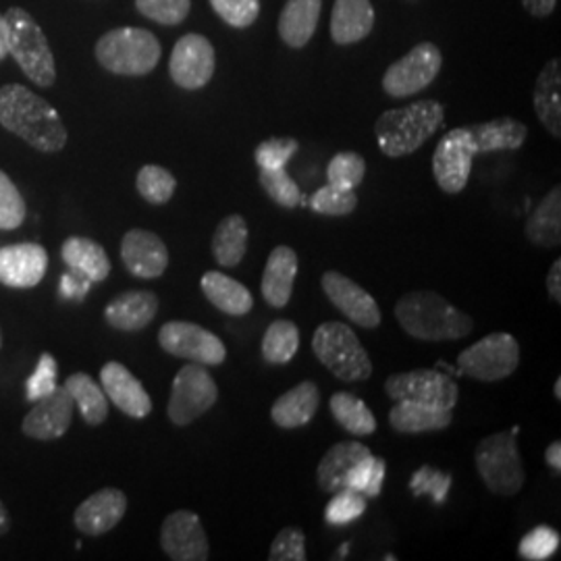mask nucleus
Returning a JSON list of instances; mask_svg holds the SVG:
<instances>
[{
    "instance_id": "1",
    "label": "nucleus",
    "mask_w": 561,
    "mask_h": 561,
    "mask_svg": "<svg viewBox=\"0 0 561 561\" xmlns=\"http://www.w3.org/2000/svg\"><path fill=\"white\" fill-rule=\"evenodd\" d=\"M0 125L44 154L60 152L69 138L55 106L20 83L0 88Z\"/></svg>"
},
{
    "instance_id": "2",
    "label": "nucleus",
    "mask_w": 561,
    "mask_h": 561,
    "mask_svg": "<svg viewBox=\"0 0 561 561\" xmlns=\"http://www.w3.org/2000/svg\"><path fill=\"white\" fill-rule=\"evenodd\" d=\"M396 319L410 337L421 341L463 340L474 329V321L468 314L431 289L410 291L400 298L396 304Z\"/></svg>"
},
{
    "instance_id": "3",
    "label": "nucleus",
    "mask_w": 561,
    "mask_h": 561,
    "mask_svg": "<svg viewBox=\"0 0 561 561\" xmlns=\"http://www.w3.org/2000/svg\"><path fill=\"white\" fill-rule=\"evenodd\" d=\"M445 121L442 102L419 101L385 111L375 123V136L382 154L389 159H401L421 150L431 140Z\"/></svg>"
},
{
    "instance_id": "4",
    "label": "nucleus",
    "mask_w": 561,
    "mask_h": 561,
    "mask_svg": "<svg viewBox=\"0 0 561 561\" xmlns=\"http://www.w3.org/2000/svg\"><path fill=\"white\" fill-rule=\"evenodd\" d=\"M96 60L115 76L141 78L157 69L162 48L159 38L144 27L111 30L96 42Z\"/></svg>"
},
{
    "instance_id": "5",
    "label": "nucleus",
    "mask_w": 561,
    "mask_h": 561,
    "mask_svg": "<svg viewBox=\"0 0 561 561\" xmlns=\"http://www.w3.org/2000/svg\"><path fill=\"white\" fill-rule=\"evenodd\" d=\"M4 20L9 27V55L20 65L25 78L41 88L55 85V57L38 21L21 7H11Z\"/></svg>"
},
{
    "instance_id": "6",
    "label": "nucleus",
    "mask_w": 561,
    "mask_h": 561,
    "mask_svg": "<svg viewBox=\"0 0 561 561\" xmlns=\"http://www.w3.org/2000/svg\"><path fill=\"white\" fill-rule=\"evenodd\" d=\"M312 352L340 381H368L373 375V362L366 347L345 322H322L312 335Z\"/></svg>"
},
{
    "instance_id": "7",
    "label": "nucleus",
    "mask_w": 561,
    "mask_h": 561,
    "mask_svg": "<svg viewBox=\"0 0 561 561\" xmlns=\"http://www.w3.org/2000/svg\"><path fill=\"white\" fill-rule=\"evenodd\" d=\"M477 470L486 489L500 497H514L524 486V466L514 433H495L477 445Z\"/></svg>"
},
{
    "instance_id": "8",
    "label": "nucleus",
    "mask_w": 561,
    "mask_h": 561,
    "mask_svg": "<svg viewBox=\"0 0 561 561\" xmlns=\"http://www.w3.org/2000/svg\"><path fill=\"white\" fill-rule=\"evenodd\" d=\"M520 366V345L510 333H491L458 356L460 375L474 381L495 382L512 377Z\"/></svg>"
},
{
    "instance_id": "9",
    "label": "nucleus",
    "mask_w": 561,
    "mask_h": 561,
    "mask_svg": "<svg viewBox=\"0 0 561 561\" xmlns=\"http://www.w3.org/2000/svg\"><path fill=\"white\" fill-rule=\"evenodd\" d=\"M219 400V387L206 366L185 364L178 373L171 398L167 405V416L175 426H187L204 416Z\"/></svg>"
},
{
    "instance_id": "10",
    "label": "nucleus",
    "mask_w": 561,
    "mask_h": 561,
    "mask_svg": "<svg viewBox=\"0 0 561 561\" xmlns=\"http://www.w3.org/2000/svg\"><path fill=\"white\" fill-rule=\"evenodd\" d=\"M442 65V50L433 42H421L387 69L382 76V90L391 99L414 96L437 80Z\"/></svg>"
},
{
    "instance_id": "11",
    "label": "nucleus",
    "mask_w": 561,
    "mask_h": 561,
    "mask_svg": "<svg viewBox=\"0 0 561 561\" xmlns=\"http://www.w3.org/2000/svg\"><path fill=\"white\" fill-rule=\"evenodd\" d=\"M159 343L167 354L202 366H221L227 360V347L221 337L196 322L171 321L162 324Z\"/></svg>"
},
{
    "instance_id": "12",
    "label": "nucleus",
    "mask_w": 561,
    "mask_h": 561,
    "mask_svg": "<svg viewBox=\"0 0 561 561\" xmlns=\"http://www.w3.org/2000/svg\"><path fill=\"white\" fill-rule=\"evenodd\" d=\"M385 393L393 401H416L447 410H454L460 398L458 385L431 368H416L387 377Z\"/></svg>"
},
{
    "instance_id": "13",
    "label": "nucleus",
    "mask_w": 561,
    "mask_h": 561,
    "mask_svg": "<svg viewBox=\"0 0 561 561\" xmlns=\"http://www.w3.org/2000/svg\"><path fill=\"white\" fill-rule=\"evenodd\" d=\"M477 157L468 127L451 129L443 136L433 154V175L445 194H460L468 185Z\"/></svg>"
},
{
    "instance_id": "14",
    "label": "nucleus",
    "mask_w": 561,
    "mask_h": 561,
    "mask_svg": "<svg viewBox=\"0 0 561 561\" xmlns=\"http://www.w3.org/2000/svg\"><path fill=\"white\" fill-rule=\"evenodd\" d=\"M217 69L215 46L202 34L181 36L169 60V76L183 90H201Z\"/></svg>"
},
{
    "instance_id": "15",
    "label": "nucleus",
    "mask_w": 561,
    "mask_h": 561,
    "mask_svg": "<svg viewBox=\"0 0 561 561\" xmlns=\"http://www.w3.org/2000/svg\"><path fill=\"white\" fill-rule=\"evenodd\" d=\"M321 285L324 296L347 321L362 329H377L381 324L379 304L356 280L341 275L337 271H327L322 275Z\"/></svg>"
},
{
    "instance_id": "16",
    "label": "nucleus",
    "mask_w": 561,
    "mask_h": 561,
    "mask_svg": "<svg viewBox=\"0 0 561 561\" xmlns=\"http://www.w3.org/2000/svg\"><path fill=\"white\" fill-rule=\"evenodd\" d=\"M161 547L164 556L173 561H206L210 545L198 514L178 510L169 514L161 528Z\"/></svg>"
},
{
    "instance_id": "17",
    "label": "nucleus",
    "mask_w": 561,
    "mask_h": 561,
    "mask_svg": "<svg viewBox=\"0 0 561 561\" xmlns=\"http://www.w3.org/2000/svg\"><path fill=\"white\" fill-rule=\"evenodd\" d=\"M73 410L76 403L71 400L69 391L65 389V385H57V389L50 396L34 401V408L21 422V431L23 435L36 442H55L69 431L73 421Z\"/></svg>"
},
{
    "instance_id": "18",
    "label": "nucleus",
    "mask_w": 561,
    "mask_h": 561,
    "mask_svg": "<svg viewBox=\"0 0 561 561\" xmlns=\"http://www.w3.org/2000/svg\"><path fill=\"white\" fill-rule=\"evenodd\" d=\"M121 261L134 277L159 279L169 266V250L157 233L131 229L121 241Z\"/></svg>"
},
{
    "instance_id": "19",
    "label": "nucleus",
    "mask_w": 561,
    "mask_h": 561,
    "mask_svg": "<svg viewBox=\"0 0 561 561\" xmlns=\"http://www.w3.org/2000/svg\"><path fill=\"white\" fill-rule=\"evenodd\" d=\"M48 268L41 243H13L0 248V283L15 289L36 287Z\"/></svg>"
},
{
    "instance_id": "20",
    "label": "nucleus",
    "mask_w": 561,
    "mask_h": 561,
    "mask_svg": "<svg viewBox=\"0 0 561 561\" xmlns=\"http://www.w3.org/2000/svg\"><path fill=\"white\" fill-rule=\"evenodd\" d=\"M101 385L111 403H115L129 419L141 421L152 412V400L127 366L121 362H106L101 370Z\"/></svg>"
},
{
    "instance_id": "21",
    "label": "nucleus",
    "mask_w": 561,
    "mask_h": 561,
    "mask_svg": "<svg viewBox=\"0 0 561 561\" xmlns=\"http://www.w3.org/2000/svg\"><path fill=\"white\" fill-rule=\"evenodd\" d=\"M127 512V497L121 489L104 486L80 503L76 510V528L85 537H102L111 533Z\"/></svg>"
},
{
    "instance_id": "22",
    "label": "nucleus",
    "mask_w": 561,
    "mask_h": 561,
    "mask_svg": "<svg viewBox=\"0 0 561 561\" xmlns=\"http://www.w3.org/2000/svg\"><path fill=\"white\" fill-rule=\"evenodd\" d=\"M298 277V254L294 248L277 245L271 254L262 273V298L273 308H285Z\"/></svg>"
},
{
    "instance_id": "23",
    "label": "nucleus",
    "mask_w": 561,
    "mask_h": 561,
    "mask_svg": "<svg viewBox=\"0 0 561 561\" xmlns=\"http://www.w3.org/2000/svg\"><path fill=\"white\" fill-rule=\"evenodd\" d=\"M159 314V298L152 291H125L104 310L106 322L125 333L146 329Z\"/></svg>"
},
{
    "instance_id": "24",
    "label": "nucleus",
    "mask_w": 561,
    "mask_h": 561,
    "mask_svg": "<svg viewBox=\"0 0 561 561\" xmlns=\"http://www.w3.org/2000/svg\"><path fill=\"white\" fill-rule=\"evenodd\" d=\"M321 405L319 385L304 381L285 391L271 408V421L280 428H300L312 421Z\"/></svg>"
},
{
    "instance_id": "25",
    "label": "nucleus",
    "mask_w": 561,
    "mask_h": 561,
    "mask_svg": "<svg viewBox=\"0 0 561 561\" xmlns=\"http://www.w3.org/2000/svg\"><path fill=\"white\" fill-rule=\"evenodd\" d=\"M373 451L358 442L335 443L319 461L317 468V482L321 486L322 493H337L345 489L347 474L354 470L358 461L368 458Z\"/></svg>"
},
{
    "instance_id": "26",
    "label": "nucleus",
    "mask_w": 561,
    "mask_h": 561,
    "mask_svg": "<svg viewBox=\"0 0 561 561\" xmlns=\"http://www.w3.org/2000/svg\"><path fill=\"white\" fill-rule=\"evenodd\" d=\"M454 422V410L424 405L416 401H398L389 412V424L400 435L437 433Z\"/></svg>"
},
{
    "instance_id": "27",
    "label": "nucleus",
    "mask_w": 561,
    "mask_h": 561,
    "mask_svg": "<svg viewBox=\"0 0 561 561\" xmlns=\"http://www.w3.org/2000/svg\"><path fill=\"white\" fill-rule=\"evenodd\" d=\"M375 27L370 0H335L331 18V38L340 46L364 41Z\"/></svg>"
},
{
    "instance_id": "28",
    "label": "nucleus",
    "mask_w": 561,
    "mask_h": 561,
    "mask_svg": "<svg viewBox=\"0 0 561 561\" xmlns=\"http://www.w3.org/2000/svg\"><path fill=\"white\" fill-rule=\"evenodd\" d=\"M60 256L65 264L71 268V273L80 275L90 283H102L111 275V261L106 250L99 241L90 238H67L60 248Z\"/></svg>"
},
{
    "instance_id": "29",
    "label": "nucleus",
    "mask_w": 561,
    "mask_h": 561,
    "mask_svg": "<svg viewBox=\"0 0 561 561\" xmlns=\"http://www.w3.org/2000/svg\"><path fill=\"white\" fill-rule=\"evenodd\" d=\"M202 294L229 317H245L254 308L250 289L221 271H208L201 280Z\"/></svg>"
},
{
    "instance_id": "30",
    "label": "nucleus",
    "mask_w": 561,
    "mask_h": 561,
    "mask_svg": "<svg viewBox=\"0 0 561 561\" xmlns=\"http://www.w3.org/2000/svg\"><path fill=\"white\" fill-rule=\"evenodd\" d=\"M322 0H287L279 15V36L289 48H304L312 41L319 20Z\"/></svg>"
},
{
    "instance_id": "31",
    "label": "nucleus",
    "mask_w": 561,
    "mask_h": 561,
    "mask_svg": "<svg viewBox=\"0 0 561 561\" xmlns=\"http://www.w3.org/2000/svg\"><path fill=\"white\" fill-rule=\"evenodd\" d=\"M468 131L474 141L477 154H489L500 150H520L528 138V127L512 117L486 121L468 125Z\"/></svg>"
},
{
    "instance_id": "32",
    "label": "nucleus",
    "mask_w": 561,
    "mask_h": 561,
    "mask_svg": "<svg viewBox=\"0 0 561 561\" xmlns=\"http://www.w3.org/2000/svg\"><path fill=\"white\" fill-rule=\"evenodd\" d=\"M561 62L549 60L535 83V111L542 127L561 138Z\"/></svg>"
},
{
    "instance_id": "33",
    "label": "nucleus",
    "mask_w": 561,
    "mask_h": 561,
    "mask_svg": "<svg viewBox=\"0 0 561 561\" xmlns=\"http://www.w3.org/2000/svg\"><path fill=\"white\" fill-rule=\"evenodd\" d=\"M526 238L539 248H558L561 243V187H553L526 221Z\"/></svg>"
},
{
    "instance_id": "34",
    "label": "nucleus",
    "mask_w": 561,
    "mask_h": 561,
    "mask_svg": "<svg viewBox=\"0 0 561 561\" xmlns=\"http://www.w3.org/2000/svg\"><path fill=\"white\" fill-rule=\"evenodd\" d=\"M250 231L241 215L225 217L213 236V254L222 268H236L248 252Z\"/></svg>"
},
{
    "instance_id": "35",
    "label": "nucleus",
    "mask_w": 561,
    "mask_h": 561,
    "mask_svg": "<svg viewBox=\"0 0 561 561\" xmlns=\"http://www.w3.org/2000/svg\"><path fill=\"white\" fill-rule=\"evenodd\" d=\"M76 408L80 410L81 419L90 426H101L108 419V398L99 382L85 373H76L65 381Z\"/></svg>"
},
{
    "instance_id": "36",
    "label": "nucleus",
    "mask_w": 561,
    "mask_h": 561,
    "mask_svg": "<svg viewBox=\"0 0 561 561\" xmlns=\"http://www.w3.org/2000/svg\"><path fill=\"white\" fill-rule=\"evenodd\" d=\"M331 414L354 437H368L377 431V419L370 408L354 393L337 391L329 401Z\"/></svg>"
},
{
    "instance_id": "37",
    "label": "nucleus",
    "mask_w": 561,
    "mask_h": 561,
    "mask_svg": "<svg viewBox=\"0 0 561 561\" xmlns=\"http://www.w3.org/2000/svg\"><path fill=\"white\" fill-rule=\"evenodd\" d=\"M300 350V329L296 322L279 319L271 322L262 337V358L268 364H287Z\"/></svg>"
},
{
    "instance_id": "38",
    "label": "nucleus",
    "mask_w": 561,
    "mask_h": 561,
    "mask_svg": "<svg viewBox=\"0 0 561 561\" xmlns=\"http://www.w3.org/2000/svg\"><path fill=\"white\" fill-rule=\"evenodd\" d=\"M136 187H138V194L148 204L162 206L175 196L178 180L164 167L146 164V167H141L140 173L136 178Z\"/></svg>"
},
{
    "instance_id": "39",
    "label": "nucleus",
    "mask_w": 561,
    "mask_h": 561,
    "mask_svg": "<svg viewBox=\"0 0 561 561\" xmlns=\"http://www.w3.org/2000/svg\"><path fill=\"white\" fill-rule=\"evenodd\" d=\"M259 181H261L264 194L283 208H296L306 202V198L301 196L298 183L287 175L285 169H275V171L261 169Z\"/></svg>"
},
{
    "instance_id": "40",
    "label": "nucleus",
    "mask_w": 561,
    "mask_h": 561,
    "mask_svg": "<svg viewBox=\"0 0 561 561\" xmlns=\"http://www.w3.org/2000/svg\"><path fill=\"white\" fill-rule=\"evenodd\" d=\"M356 190H341L331 183H327L310 198V208L324 217H347L356 210Z\"/></svg>"
},
{
    "instance_id": "41",
    "label": "nucleus",
    "mask_w": 561,
    "mask_h": 561,
    "mask_svg": "<svg viewBox=\"0 0 561 561\" xmlns=\"http://www.w3.org/2000/svg\"><path fill=\"white\" fill-rule=\"evenodd\" d=\"M385 470L387 463L382 458H375L373 454L368 458L358 461L354 466V470L347 474L345 489L358 491L366 500L368 497H377L381 493L382 479H385Z\"/></svg>"
},
{
    "instance_id": "42",
    "label": "nucleus",
    "mask_w": 561,
    "mask_h": 561,
    "mask_svg": "<svg viewBox=\"0 0 561 561\" xmlns=\"http://www.w3.org/2000/svg\"><path fill=\"white\" fill-rule=\"evenodd\" d=\"M366 175V161L358 152H340L327 167V180L341 190H356Z\"/></svg>"
},
{
    "instance_id": "43",
    "label": "nucleus",
    "mask_w": 561,
    "mask_h": 561,
    "mask_svg": "<svg viewBox=\"0 0 561 561\" xmlns=\"http://www.w3.org/2000/svg\"><path fill=\"white\" fill-rule=\"evenodd\" d=\"M25 215H27V208L18 185L4 171H0V229L2 231L18 229L25 221Z\"/></svg>"
},
{
    "instance_id": "44",
    "label": "nucleus",
    "mask_w": 561,
    "mask_h": 561,
    "mask_svg": "<svg viewBox=\"0 0 561 561\" xmlns=\"http://www.w3.org/2000/svg\"><path fill=\"white\" fill-rule=\"evenodd\" d=\"M558 547H560L558 530L549 526H537L522 539L518 545V556L526 561H545L556 556Z\"/></svg>"
},
{
    "instance_id": "45",
    "label": "nucleus",
    "mask_w": 561,
    "mask_h": 561,
    "mask_svg": "<svg viewBox=\"0 0 561 561\" xmlns=\"http://www.w3.org/2000/svg\"><path fill=\"white\" fill-rule=\"evenodd\" d=\"M136 9L146 20L161 25H180L190 15L192 0H136Z\"/></svg>"
},
{
    "instance_id": "46",
    "label": "nucleus",
    "mask_w": 561,
    "mask_h": 561,
    "mask_svg": "<svg viewBox=\"0 0 561 561\" xmlns=\"http://www.w3.org/2000/svg\"><path fill=\"white\" fill-rule=\"evenodd\" d=\"M366 497L352 491V489H341L333 493V500L324 510V518L329 524H347V522L358 520L362 514L366 512Z\"/></svg>"
},
{
    "instance_id": "47",
    "label": "nucleus",
    "mask_w": 561,
    "mask_h": 561,
    "mask_svg": "<svg viewBox=\"0 0 561 561\" xmlns=\"http://www.w3.org/2000/svg\"><path fill=\"white\" fill-rule=\"evenodd\" d=\"M227 25L245 30L261 15V0H208Z\"/></svg>"
},
{
    "instance_id": "48",
    "label": "nucleus",
    "mask_w": 561,
    "mask_h": 561,
    "mask_svg": "<svg viewBox=\"0 0 561 561\" xmlns=\"http://www.w3.org/2000/svg\"><path fill=\"white\" fill-rule=\"evenodd\" d=\"M57 375H59L57 360L53 358V354L44 352L41 360L36 364V370L25 382V398H27V401L34 403V401L50 396L57 389Z\"/></svg>"
},
{
    "instance_id": "49",
    "label": "nucleus",
    "mask_w": 561,
    "mask_h": 561,
    "mask_svg": "<svg viewBox=\"0 0 561 561\" xmlns=\"http://www.w3.org/2000/svg\"><path fill=\"white\" fill-rule=\"evenodd\" d=\"M300 150V144L294 138H271L259 144L254 159L261 169H285L291 157Z\"/></svg>"
},
{
    "instance_id": "50",
    "label": "nucleus",
    "mask_w": 561,
    "mask_h": 561,
    "mask_svg": "<svg viewBox=\"0 0 561 561\" xmlns=\"http://www.w3.org/2000/svg\"><path fill=\"white\" fill-rule=\"evenodd\" d=\"M271 561H304L306 560V535L296 526L283 528L268 551Z\"/></svg>"
},
{
    "instance_id": "51",
    "label": "nucleus",
    "mask_w": 561,
    "mask_h": 561,
    "mask_svg": "<svg viewBox=\"0 0 561 561\" xmlns=\"http://www.w3.org/2000/svg\"><path fill=\"white\" fill-rule=\"evenodd\" d=\"M449 484H451V474H443L431 466H424L412 477L410 489L416 497H421L424 493H431L435 497V502L442 503L449 491Z\"/></svg>"
},
{
    "instance_id": "52",
    "label": "nucleus",
    "mask_w": 561,
    "mask_h": 561,
    "mask_svg": "<svg viewBox=\"0 0 561 561\" xmlns=\"http://www.w3.org/2000/svg\"><path fill=\"white\" fill-rule=\"evenodd\" d=\"M90 280L83 279L76 273H69V275H62L60 279V296L67 298V300H83L85 294L90 291Z\"/></svg>"
},
{
    "instance_id": "53",
    "label": "nucleus",
    "mask_w": 561,
    "mask_h": 561,
    "mask_svg": "<svg viewBox=\"0 0 561 561\" xmlns=\"http://www.w3.org/2000/svg\"><path fill=\"white\" fill-rule=\"evenodd\" d=\"M522 7L533 15V18H539V20H545V18H549L553 11H556V7H558V0H520Z\"/></svg>"
},
{
    "instance_id": "54",
    "label": "nucleus",
    "mask_w": 561,
    "mask_h": 561,
    "mask_svg": "<svg viewBox=\"0 0 561 561\" xmlns=\"http://www.w3.org/2000/svg\"><path fill=\"white\" fill-rule=\"evenodd\" d=\"M547 294L551 301L561 304V261L553 262L551 268H549V275H547Z\"/></svg>"
},
{
    "instance_id": "55",
    "label": "nucleus",
    "mask_w": 561,
    "mask_h": 561,
    "mask_svg": "<svg viewBox=\"0 0 561 561\" xmlns=\"http://www.w3.org/2000/svg\"><path fill=\"white\" fill-rule=\"evenodd\" d=\"M545 461H547V466L560 477L561 474V442H553L549 447H547V451H545Z\"/></svg>"
},
{
    "instance_id": "56",
    "label": "nucleus",
    "mask_w": 561,
    "mask_h": 561,
    "mask_svg": "<svg viewBox=\"0 0 561 561\" xmlns=\"http://www.w3.org/2000/svg\"><path fill=\"white\" fill-rule=\"evenodd\" d=\"M9 55V27L4 15H0V60Z\"/></svg>"
},
{
    "instance_id": "57",
    "label": "nucleus",
    "mask_w": 561,
    "mask_h": 561,
    "mask_svg": "<svg viewBox=\"0 0 561 561\" xmlns=\"http://www.w3.org/2000/svg\"><path fill=\"white\" fill-rule=\"evenodd\" d=\"M9 528H11V518H9V514H7L4 505L0 502V537H2Z\"/></svg>"
},
{
    "instance_id": "58",
    "label": "nucleus",
    "mask_w": 561,
    "mask_h": 561,
    "mask_svg": "<svg viewBox=\"0 0 561 561\" xmlns=\"http://www.w3.org/2000/svg\"><path fill=\"white\" fill-rule=\"evenodd\" d=\"M553 393H556V400H561V379L558 377V381H556V389H553Z\"/></svg>"
},
{
    "instance_id": "59",
    "label": "nucleus",
    "mask_w": 561,
    "mask_h": 561,
    "mask_svg": "<svg viewBox=\"0 0 561 561\" xmlns=\"http://www.w3.org/2000/svg\"><path fill=\"white\" fill-rule=\"evenodd\" d=\"M347 551H350V545H343V547H341V558H345Z\"/></svg>"
},
{
    "instance_id": "60",
    "label": "nucleus",
    "mask_w": 561,
    "mask_h": 561,
    "mask_svg": "<svg viewBox=\"0 0 561 561\" xmlns=\"http://www.w3.org/2000/svg\"><path fill=\"white\" fill-rule=\"evenodd\" d=\"M0 347H2V333H0Z\"/></svg>"
}]
</instances>
